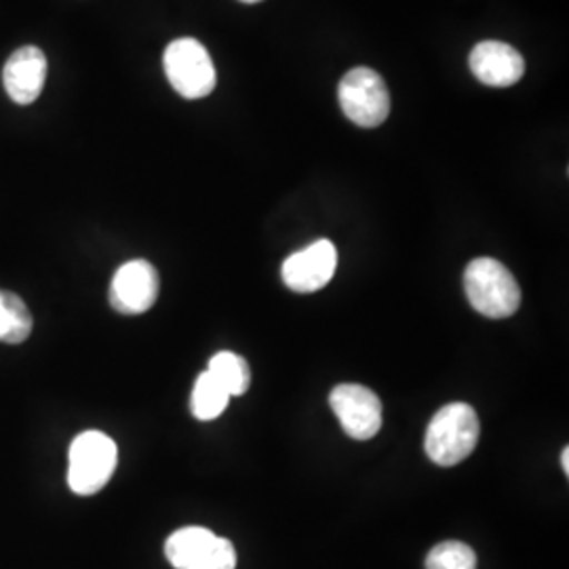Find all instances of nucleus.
I'll list each match as a JSON object with an SVG mask.
<instances>
[{
    "mask_svg": "<svg viewBox=\"0 0 569 569\" xmlns=\"http://www.w3.org/2000/svg\"><path fill=\"white\" fill-rule=\"evenodd\" d=\"M479 418L467 403L441 407L428 425L425 437L427 456L439 467H456L465 462L479 443Z\"/></svg>",
    "mask_w": 569,
    "mask_h": 569,
    "instance_id": "1",
    "label": "nucleus"
},
{
    "mask_svg": "<svg viewBox=\"0 0 569 569\" xmlns=\"http://www.w3.org/2000/svg\"><path fill=\"white\" fill-rule=\"evenodd\" d=\"M470 306L488 319H509L521 306V289L509 268L493 258H477L465 272Z\"/></svg>",
    "mask_w": 569,
    "mask_h": 569,
    "instance_id": "2",
    "label": "nucleus"
},
{
    "mask_svg": "<svg viewBox=\"0 0 569 569\" xmlns=\"http://www.w3.org/2000/svg\"><path fill=\"white\" fill-rule=\"evenodd\" d=\"M117 462V443L100 430H87L70 446L68 486L77 496H93L108 486Z\"/></svg>",
    "mask_w": 569,
    "mask_h": 569,
    "instance_id": "3",
    "label": "nucleus"
},
{
    "mask_svg": "<svg viewBox=\"0 0 569 569\" xmlns=\"http://www.w3.org/2000/svg\"><path fill=\"white\" fill-rule=\"evenodd\" d=\"M163 68L171 87L186 100H201L216 89V66L197 39L183 37L169 42L164 49Z\"/></svg>",
    "mask_w": 569,
    "mask_h": 569,
    "instance_id": "4",
    "label": "nucleus"
},
{
    "mask_svg": "<svg viewBox=\"0 0 569 569\" xmlns=\"http://www.w3.org/2000/svg\"><path fill=\"white\" fill-rule=\"evenodd\" d=\"M340 108L363 129L380 127L390 114V93L385 79L366 66L352 68L338 87Z\"/></svg>",
    "mask_w": 569,
    "mask_h": 569,
    "instance_id": "5",
    "label": "nucleus"
},
{
    "mask_svg": "<svg viewBox=\"0 0 569 569\" xmlns=\"http://www.w3.org/2000/svg\"><path fill=\"white\" fill-rule=\"evenodd\" d=\"M164 555L176 569H234L237 550L230 540L207 528H182L164 542Z\"/></svg>",
    "mask_w": 569,
    "mask_h": 569,
    "instance_id": "6",
    "label": "nucleus"
},
{
    "mask_svg": "<svg viewBox=\"0 0 569 569\" xmlns=\"http://www.w3.org/2000/svg\"><path fill=\"white\" fill-rule=\"evenodd\" d=\"M329 406L338 416L346 435L355 441H367L382 428V403L369 388L340 385L331 390Z\"/></svg>",
    "mask_w": 569,
    "mask_h": 569,
    "instance_id": "7",
    "label": "nucleus"
},
{
    "mask_svg": "<svg viewBox=\"0 0 569 569\" xmlns=\"http://www.w3.org/2000/svg\"><path fill=\"white\" fill-rule=\"evenodd\" d=\"M159 272L146 260L122 264L110 284V305L121 315L148 312L159 298Z\"/></svg>",
    "mask_w": 569,
    "mask_h": 569,
    "instance_id": "8",
    "label": "nucleus"
},
{
    "mask_svg": "<svg viewBox=\"0 0 569 569\" xmlns=\"http://www.w3.org/2000/svg\"><path fill=\"white\" fill-rule=\"evenodd\" d=\"M338 251L331 241L321 239L296 251L284 260L283 283L298 293H312L323 289L336 274Z\"/></svg>",
    "mask_w": 569,
    "mask_h": 569,
    "instance_id": "9",
    "label": "nucleus"
},
{
    "mask_svg": "<svg viewBox=\"0 0 569 569\" xmlns=\"http://www.w3.org/2000/svg\"><path fill=\"white\" fill-rule=\"evenodd\" d=\"M470 70L488 87H510L526 74L523 56L507 42L483 41L470 51Z\"/></svg>",
    "mask_w": 569,
    "mask_h": 569,
    "instance_id": "10",
    "label": "nucleus"
},
{
    "mask_svg": "<svg viewBox=\"0 0 569 569\" xmlns=\"http://www.w3.org/2000/svg\"><path fill=\"white\" fill-rule=\"evenodd\" d=\"M47 79V58L39 47H21L4 63L2 82L9 98L20 106L37 102Z\"/></svg>",
    "mask_w": 569,
    "mask_h": 569,
    "instance_id": "11",
    "label": "nucleus"
},
{
    "mask_svg": "<svg viewBox=\"0 0 569 569\" xmlns=\"http://www.w3.org/2000/svg\"><path fill=\"white\" fill-rule=\"evenodd\" d=\"M34 319L18 293L0 289V342L21 345L30 338Z\"/></svg>",
    "mask_w": 569,
    "mask_h": 569,
    "instance_id": "12",
    "label": "nucleus"
},
{
    "mask_svg": "<svg viewBox=\"0 0 569 569\" xmlns=\"http://www.w3.org/2000/svg\"><path fill=\"white\" fill-rule=\"evenodd\" d=\"M230 397H241L251 385V369L247 366L243 357L234 355V352H218L207 369Z\"/></svg>",
    "mask_w": 569,
    "mask_h": 569,
    "instance_id": "13",
    "label": "nucleus"
},
{
    "mask_svg": "<svg viewBox=\"0 0 569 569\" xmlns=\"http://www.w3.org/2000/svg\"><path fill=\"white\" fill-rule=\"evenodd\" d=\"M228 401H230V395L209 371H204L197 378V385L192 390V401H190L192 413L197 420H203V422L216 420L218 416L224 413Z\"/></svg>",
    "mask_w": 569,
    "mask_h": 569,
    "instance_id": "14",
    "label": "nucleus"
},
{
    "mask_svg": "<svg viewBox=\"0 0 569 569\" xmlns=\"http://www.w3.org/2000/svg\"><path fill=\"white\" fill-rule=\"evenodd\" d=\"M427 569H477V555L465 542H441L428 552Z\"/></svg>",
    "mask_w": 569,
    "mask_h": 569,
    "instance_id": "15",
    "label": "nucleus"
},
{
    "mask_svg": "<svg viewBox=\"0 0 569 569\" xmlns=\"http://www.w3.org/2000/svg\"><path fill=\"white\" fill-rule=\"evenodd\" d=\"M569 449H563V453H561V465H563V470H566V475L569 472Z\"/></svg>",
    "mask_w": 569,
    "mask_h": 569,
    "instance_id": "16",
    "label": "nucleus"
},
{
    "mask_svg": "<svg viewBox=\"0 0 569 569\" xmlns=\"http://www.w3.org/2000/svg\"><path fill=\"white\" fill-rule=\"evenodd\" d=\"M241 2H247V4H256V2H262V0H241Z\"/></svg>",
    "mask_w": 569,
    "mask_h": 569,
    "instance_id": "17",
    "label": "nucleus"
}]
</instances>
